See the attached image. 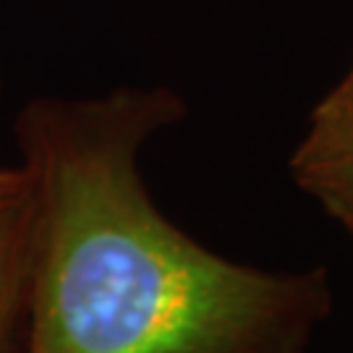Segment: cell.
I'll use <instances>...</instances> for the list:
<instances>
[{
	"label": "cell",
	"mask_w": 353,
	"mask_h": 353,
	"mask_svg": "<svg viewBox=\"0 0 353 353\" xmlns=\"http://www.w3.org/2000/svg\"><path fill=\"white\" fill-rule=\"evenodd\" d=\"M0 100H3V61H0Z\"/></svg>",
	"instance_id": "cell-4"
},
{
	"label": "cell",
	"mask_w": 353,
	"mask_h": 353,
	"mask_svg": "<svg viewBox=\"0 0 353 353\" xmlns=\"http://www.w3.org/2000/svg\"><path fill=\"white\" fill-rule=\"evenodd\" d=\"M290 178L353 239V63L309 115Z\"/></svg>",
	"instance_id": "cell-2"
},
{
	"label": "cell",
	"mask_w": 353,
	"mask_h": 353,
	"mask_svg": "<svg viewBox=\"0 0 353 353\" xmlns=\"http://www.w3.org/2000/svg\"><path fill=\"white\" fill-rule=\"evenodd\" d=\"M186 118L170 87L37 97L13 121L34 194L26 353H309L335 312L325 267L230 259L154 204L141 152Z\"/></svg>",
	"instance_id": "cell-1"
},
{
	"label": "cell",
	"mask_w": 353,
	"mask_h": 353,
	"mask_svg": "<svg viewBox=\"0 0 353 353\" xmlns=\"http://www.w3.org/2000/svg\"><path fill=\"white\" fill-rule=\"evenodd\" d=\"M34 194L21 163L0 165V353H26Z\"/></svg>",
	"instance_id": "cell-3"
}]
</instances>
